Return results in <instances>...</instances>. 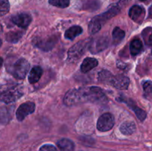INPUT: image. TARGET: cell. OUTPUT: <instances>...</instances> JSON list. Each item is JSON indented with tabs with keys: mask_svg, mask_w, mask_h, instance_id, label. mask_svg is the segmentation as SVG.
Returning <instances> with one entry per match:
<instances>
[{
	"mask_svg": "<svg viewBox=\"0 0 152 151\" xmlns=\"http://www.w3.org/2000/svg\"><path fill=\"white\" fill-rule=\"evenodd\" d=\"M42 69L39 66H36L31 70L28 75V81L31 84L37 82L42 75Z\"/></svg>",
	"mask_w": 152,
	"mask_h": 151,
	"instance_id": "cell-14",
	"label": "cell"
},
{
	"mask_svg": "<svg viewBox=\"0 0 152 151\" xmlns=\"http://www.w3.org/2000/svg\"><path fill=\"white\" fill-rule=\"evenodd\" d=\"M22 34L21 32H18V31L10 32L7 34L6 39H7V41H10V42L15 43L20 39V38L22 37Z\"/></svg>",
	"mask_w": 152,
	"mask_h": 151,
	"instance_id": "cell-22",
	"label": "cell"
},
{
	"mask_svg": "<svg viewBox=\"0 0 152 151\" xmlns=\"http://www.w3.org/2000/svg\"><path fill=\"white\" fill-rule=\"evenodd\" d=\"M108 46V39L107 37H97L91 40L88 49L92 53H97L107 48Z\"/></svg>",
	"mask_w": 152,
	"mask_h": 151,
	"instance_id": "cell-6",
	"label": "cell"
},
{
	"mask_svg": "<svg viewBox=\"0 0 152 151\" xmlns=\"http://www.w3.org/2000/svg\"><path fill=\"white\" fill-rule=\"evenodd\" d=\"M129 16L131 19L137 23H141L145 17V10L139 5H134L129 10Z\"/></svg>",
	"mask_w": 152,
	"mask_h": 151,
	"instance_id": "cell-12",
	"label": "cell"
},
{
	"mask_svg": "<svg viewBox=\"0 0 152 151\" xmlns=\"http://www.w3.org/2000/svg\"><path fill=\"white\" fill-rule=\"evenodd\" d=\"M12 75L17 79H23L26 76L30 68V64L23 58L18 59L10 68H7Z\"/></svg>",
	"mask_w": 152,
	"mask_h": 151,
	"instance_id": "cell-3",
	"label": "cell"
},
{
	"mask_svg": "<svg viewBox=\"0 0 152 151\" xmlns=\"http://www.w3.org/2000/svg\"><path fill=\"white\" fill-rule=\"evenodd\" d=\"M111 77H112V75L106 70L102 71V72L99 74V79L100 80V81H105V82L109 81L110 83V80H111Z\"/></svg>",
	"mask_w": 152,
	"mask_h": 151,
	"instance_id": "cell-26",
	"label": "cell"
},
{
	"mask_svg": "<svg viewBox=\"0 0 152 151\" xmlns=\"http://www.w3.org/2000/svg\"><path fill=\"white\" fill-rule=\"evenodd\" d=\"M49 3L59 8H65L69 6L70 0H49Z\"/></svg>",
	"mask_w": 152,
	"mask_h": 151,
	"instance_id": "cell-23",
	"label": "cell"
},
{
	"mask_svg": "<svg viewBox=\"0 0 152 151\" xmlns=\"http://www.w3.org/2000/svg\"><path fill=\"white\" fill-rule=\"evenodd\" d=\"M23 95L21 87L17 84H6L0 86V102L10 104Z\"/></svg>",
	"mask_w": 152,
	"mask_h": 151,
	"instance_id": "cell-2",
	"label": "cell"
},
{
	"mask_svg": "<svg viewBox=\"0 0 152 151\" xmlns=\"http://www.w3.org/2000/svg\"><path fill=\"white\" fill-rule=\"evenodd\" d=\"M101 27H102V25L95 18H93L89 23V32L91 34L96 33L101 29Z\"/></svg>",
	"mask_w": 152,
	"mask_h": 151,
	"instance_id": "cell-21",
	"label": "cell"
},
{
	"mask_svg": "<svg viewBox=\"0 0 152 151\" xmlns=\"http://www.w3.org/2000/svg\"><path fill=\"white\" fill-rule=\"evenodd\" d=\"M57 146L60 151H74V144L68 139H62L57 142Z\"/></svg>",
	"mask_w": 152,
	"mask_h": 151,
	"instance_id": "cell-15",
	"label": "cell"
},
{
	"mask_svg": "<svg viewBox=\"0 0 152 151\" xmlns=\"http://www.w3.org/2000/svg\"><path fill=\"white\" fill-rule=\"evenodd\" d=\"M120 132H121L123 134L126 135H132V133H134L136 130V125L134 124V123L132 122V121H127V122H125L120 126Z\"/></svg>",
	"mask_w": 152,
	"mask_h": 151,
	"instance_id": "cell-18",
	"label": "cell"
},
{
	"mask_svg": "<svg viewBox=\"0 0 152 151\" xmlns=\"http://www.w3.org/2000/svg\"><path fill=\"white\" fill-rule=\"evenodd\" d=\"M35 107V104L34 102H27L22 104L16 112V118L18 119V121H23L25 117L34 112Z\"/></svg>",
	"mask_w": 152,
	"mask_h": 151,
	"instance_id": "cell-7",
	"label": "cell"
},
{
	"mask_svg": "<svg viewBox=\"0 0 152 151\" xmlns=\"http://www.w3.org/2000/svg\"><path fill=\"white\" fill-rule=\"evenodd\" d=\"M106 96L102 89L97 87H85L68 90L64 97V103L67 106H74L86 102L102 103Z\"/></svg>",
	"mask_w": 152,
	"mask_h": 151,
	"instance_id": "cell-1",
	"label": "cell"
},
{
	"mask_svg": "<svg viewBox=\"0 0 152 151\" xmlns=\"http://www.w3.org/2000/svg\"><path fill=\"white\" fill-rule=\"evenodd\" d=\"M83 33V28L80 26H73L68 28L65 33V37L67 39L73 40Z\"/></svg>",
	"mask_w": 152,
	"mask_h": 151,
	"instance_id": "cell-16",
	"label": "cell"
},
{
	"mask_svg": "<svg viewBox=\"0 0 152 151\" xmlns=\"http://www.w3.org/2000/svg\"><path fill=\"white\" fill-rule=\"evenodd\" d=\"M143 37L146 44L152 45V28H148L143 32Z\"/></svg>",
	"mask_w": 152,
	"mask_h": 151,
	"instance_id": "cell-25",
	"label": "cell"
},
{
	"mask_svg": "<svg viewBox=\"0 0 152 151\" xmlns=\"http://www.w3.org/2000/svg\"><path fill=\"white\" fill-rule=\"evenodd\" d=\"M129 78L124 75H117L111 77L110 84L118 90H126L129 85Z\"/></svg>",
	"mask_w": 152,
	"mask_h": 151,
	"instance_id": "cell-8",
	"label": "cell"
},
{
	"mask_svg": "<svg viewBox=\"0 0 152 151\" xmlns=\"http://www.w3.org/2000/svg\"><path fill=\"white\" fill-rule=\"evenodd\" d=\"M114 125V115L109 113H106L101 115L97 121L98 130L101 132L109 131L113 128Z\"/></svg>",
	"mask_w": 152,
	"mask_h": 151,
	"instance_id": "cell-5",
	"label": "cell"
},
{
	"mask_svg": "<svg viewBox=\"0 0 152 151\" xmlns=\"http://www.w3.org/2000/svg\"><path fill=\"white\" fill-rule=\"evenodd\" d=\"M98 65V61L94 58H86L83 62L80 69L83 73H88Z\"/></svg>",
	"mask_w": 152,
	"mask_h": 151,
	"instance_id": "cell-13",
	"label": "cell"
},
{
	"mask_svg": "<svg viewBox=\"0 0 152 151\" xmlns=\"http://www.w3.org/2000/svg\"><path fill=\"white\" fill-rule=\"evenodd\" d=\"M10 10L8 0H0V16L7 14Z\"/></svg>",
	"mask_w": 152,
	"mask_h": 151,
	"instance_id": "cell-24",
	"label": "cell"
},
{
	"mask_svg": "<svg viewBox=\"0 0 152 151\" xmlns=\"http://www.w3.org/2000/svg\"><path fill=\"white\" fill-rule=\"evenodd\" d=\"M90 39H85L80 41L71 47L68 53V60L71 62H74L79 60L83 56L90 43Z\"/></svg>",
	"mask_w": 152,
	"mask_h": 151,
	"instance_id": "cell-4",
	"label": "cell"
},
{
	"mask_svg": "<svg viewBox=\"0 0 152 151\" xmlns=\"http://www.w3.org/2000/svg\"><path fill=\"white\" fill-rule=\"evenodd\" d=\"M130 1L131 0H120V2H119V4H117V5L121 8L123 5H126V4H127V3H129Z\"/></svg>",
	"mask_w": 152,
	"mask_h": 151,
	"instance_id": "cell-29",
	"label": "cell"
},
{
	"mask_svg": "<svg viewBox=\"0 0 152 151\" xmlns=\"http://www.w3.org/2000/svg\"><path fill=\"white\" fill-rule=\"evenodd\" d=\"M120 10V7L118 5H114L111 7V8L108 9L106 12L102 13L100 15H98V16H95V19L99 22V23L102 25H104L105 22H106L107 21L109 20L110 19H111L112 17L115 16L116 15L118 14Z\"/></svg>",
	"mask_w": 152,
	"mask_h": 151,
	"instance_id": "cell-10",
	"label": "cell"
},
{
	"mask_svg": "<svg viewBox=\"0 0 152 151\" xmlns=\"http://www.w3.org/2000/svg\"><path fill=\"white\" fill-rule=\"evenodd\" d=\"M11 20L15 25H16L19 28H26L31 24L32 19L29 14L23 13L13 16Z\"/></svg>",
	"mask_w": 152,
	"mask_h": 151,
	"instance_id": "cell-11",
	"label": "cell"
},
{
	"mask_svg": "<svg viewBox=\"0 0 152 151\" xmlns=\"http://www.w3.org/2000/svg\"><path fill=\"white\" fill-rule=\"evenodd\" d=\"M143 90L145 93H152V81H147L143 84Z\"/></svg>",
	"mask_w": 152,
	"mask_h": 151,
	"instance_id": "cell-27",
	"label": "cell"
},
{
	"mask_svg": "<svg viewBox=\"0 0 152 151\" xmlns=\"http://www.w3.org/2000/svg\"><path fill=\"white\" fill-rule=\"evenodd\" d=\"M140 1H146V0H140Z\"/></svg>",
	"mask_w": 152,
	"mask_h": 151,
	"instance_id": "cell-31",
	"label": "cell"
},
{
	"mask_svg": "<svg viewBox=\"0 0 152 151\" xmlns=\"http://www.w3.org/2000/svg\"><path fill=\"white\" fill-rule=\"evenodd\" d=\"M56 42V38L53 37H48L46 38H36L34 41V44L41 50L48 51L53 48Z\"/></svg>",
	"mask_w": 152,
	"mask_h": 151,
	"instance_id": "cell-9",
	"label": "cell"
},
{
	"mask_svg": "<svg viewBox=\"0 0 152 151\" xmlns=\"http://www.w3.org/2000/svg\"><path fill=\"white\" fill-rule=\"evenodd\" d=\"M2 63H3V59L0 57V68H1V65H2Z\"/></svg>",
	"mask_w": 152,
	"mask_h": 151,
	"instance_id": "cell-30",
	"label": "cell"
},
{
	"mask_svg": "<svg viewBox=\"0 0 152 151\" xmlns=\"http://www.w3.org/2000/svg\"><path fill=\"white\" fill-rule=\"evenodd\" d=\"M126 103H127L128 106L130 107L132 110H134V112L135 113V114L137 115V118H139L140 121H144L146 118V113L144 110H142V109H140V107H138L136 105L134 104V102L132 100H128V102H125Z\"/></svg>",
	"mask_w": 152,
	"mask_h": 151,
	"instance_id": "cell-17",
	"label": "cell"
},
{
	"mask_svg": "<svg viewBox=\"0 0 152 151\" xmlns=\"http://www.w3.org/2000/svg\"><path fill=\"white\" fill-rule=\"evenodd\" d=\"M112 37L113 40H114V43L116 44H119L122 41V40L125 37V32L124 30H123L122 29H120V28L117 27L114 29L112 33Z\"/></svg>",
	"mask_w": 152,
	"mask_h": 151,
	"instance_id": "cell-20",
	"label": "cell"
},
{
	"mask_svg": "<svg viewBox=\"0 0 152 151\" xmlns=\"http://www.w3.org/2000/svg\"><path fill=\"white\" fill-rule=\"evenodd\" d=\"M142 50V43L140 40L134 39L131 42L130 52L133 56H137L139 54Z\"/></svg>",
	"mask_w": 152,
	"mask_h": 151,
	"instance_id": "cell-19",
	"label": "cell"
},
{
	"mask_svg": "<svg viewBox=\"0 0 152 151\" xmlns=\"http://www.w3.org/2000/svg\"><path fill=\"white\" fill-rule=\"evenodd\" d=\"M39 151H57V150L51 144H45L40 148Z\"/></svg>",
	"mask_w": 152,
	"mask_h": 151,
	"instance_id": "cell-28",
	"label": "cell"
}]
</instances>
